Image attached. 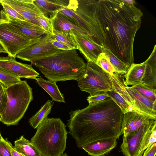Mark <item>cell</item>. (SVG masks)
<instances>
[{"label":"cell","instance_id":"cell-1","mask_svg":"<svg viewBox=\"0 0 156 156\" xmlns=\"http://www.w3.org/2000/svg\"><path fill=\"white\" fill-rule=\"evenodd\" d=\"M133 0L96 1L95 14L103 34L104 47L130 66L143 13Z\"/></svg>","mask_w":156,"mask_h":156},{"label":"cell","instance_id":"cell-2","mask_svg":"<svg viewBox=\"0 0 156 156\" xmlns=\"http://www.w3.org/2000/svg\"><path fill=\"white\" fill-rule=\"evenodd\" d=\"M67 126L69 133L76 140L77 147L98 140L118 139L123 113L110 97L90 103L82 109L72 110Z\"/></svg>","mask_w":156,"mask_h":156},{"label":"cell","instance_id":"cell-3","mask_svg":"<svg viewBox=\"0 0 156 156\" xmlns=\"http://www.w3.org/2000/svg\"><path fill=\"white\" fill-rule=\"evenodd\" d=\"M48 80H78L86 64L75 49L62 51L32 62Z\"/></svg>","mask_w":156,"mask_h":156},{"label":"cell","instance_id":"cell-4","mask_svg":"<svg viewBox=\"0 0 156 156\" xmlns=\"http://www.w3.org/2000/svg\"><path fill=\"white\" fill-rule=\"evenodd\" d=\"M31 141L41 156H61L66 148V126L59 118H47L37 128Z\"/></svg>","mask_w":156,"mask_h":156},{"label":"cell","instance_id":"cell-5","mask_svg":"<svg viewBox=\"0 0 156 156\" xmlns=\"http://www.w3.org/2000/svg\"><path fill=\"white\" fill-rule=\"evenodd\" d=\"M96 3L94 0H69L67 8L59 12L80 26L94 43L103 47V34L95 14Z\"/></svg>","mask_w":156,"mask_h":156},{"label":"cell","instance_id":"cell-6","mask_svg":"<svg viewBox=\"0 0 156 156\" xmlns=\"http://www.w3.org/2000/svg\"><path fill=\"white\" fill-rule=\"evenodd\" d=\"M7 101L1 121L8 126L16 125L33 100L32 88L26 80L6 87Z\"/></svg>","mask_w":156,"mask_h":156},{"label":"cell","instance_id":"cell-7","mask_svg":"<svg viewBox=\"0 0 156 156\" xmlns=\"http://www.w3.org/2000/svg\"><path fill=\"white\" fill-rule=\"evenodd\" d=\"M110 76L113 87L124 98L134 111L156 120V103L143 96L131 87L126 85L124 74L115 73Z\"/></svg>","mask_w":156,"mask_h":156},{"label":"cell","instance_id":"cell-8","mask_svg":"<svg viewBox=\"0 0 156 156\" xmlns=\"http://www.w3.org/2000/svg\"><path fill=\"white\" fill-rule=\"evenodd\" d=\"M77 81L80 90L90 96L104 93L112 90L110 75L96 64L87 62Z\"/></svg>","mask_w":156,"mask_h":156},{"label":"cell","instance_id":"cell-9","mask_svg":"<svg viewBox=\"0 0 156 156\" xmlns=\"http://www.w3.org/2000/svg\"><path fill=\"white\" fill-rule=\"evenodd\" d=\"M41 38L34 41L30 39L9 24L3 9L0 11V44L8 55L16 58L22 50Z\"/></svg>","mask_w":156,"mask_h":156},{"label":"cell","instance_id":"cell-10","mask_svg":"<svg viewBox=\"0 0 156 156\" xmlns=\"http://www.w3.org/2000/svg\"><path fill=\"white\" fill-rule=\"evenodd\" d=\"M51 39V34L44 35L39 41L22 50L16 57L32 62L63 51L55 48Z\"/></svg>","mask_w":156,"mask_h":156},{"label":"cell","instance_id":"cell-11","mask_svg":"<svg viewBox=\"0 0 156 156\" xmlns=\"http://www.w3.org/2000/svg\"><path fill=\"white\" fill-rule=\"evenodd\" d=\"M156 121L152 119L127 136H122L120 148L125 156H140L139 151L144 137Z\"/></svg>","mask_w":156,"mask_h":156},{"label":"cell","instance_id":"cell-12","mask_svg":"<svg viewBox=\"0 0 156 156\" xmlns=\"http://www.w3.org/2000/svg\"><path fill=\"white\" fill-rule=\"evenodd\" d=\"M16 58L8 55L0 56V69L20 78L35 79L39 74L31 64L23 63L16 61Z\"/></svg>","mask_w":156,"mask_h":156},{"label":"cell","instance_id":"cell-13","mask_svg":"<svg viewBox=\"0 0 156 156\" xmlns=\"http://www.w3.org/2000/svg\"><path fill=\"white\" fill-rule=\"evenodd\" d=\"M4 1L17 11L26 21L41 27L36 17L44 15L34 4L33 0Z\"/></svg>","mask_w":156,"mask_h":156},{"label":"cell","instance_id":"cell-14","mask_svg":"<svg viewBox=\"0 0 156 156\" xmlns=\"http://www.w3.org/2000/svg\"><path fill=\"white\" fill-rule=\"evenodd\" d=\"M78 47V50L87 62L96 63L99 55L102 52V47L94 43L74 30L70 32Z\"/></svg>","mask_w":156,"mask_h":156},{"label":"cell","instance_id":"cell-15","mask_svg":"<svg viewBox=\"0 0 156 156\" xmlns=\"http://www.w3.org/2000/svg\"><path fill=\"white\" fill-rule=\"evenodd\" d=\"M6 18L10 25L31 40L39 39L44 35L48 34L41 27L29 22L16 19L7 13Z\"/></svg>","mask_w":156,"mask_h":156},{"label":"cell","instance_id":"cell-16","mask_svg":"<svg viewBox=\"0 0 156 156\" xmlns=\"http://www.w3.org/2000/svg\"><path fill=\"white\" fill-rule=\"evenodd\" d=\"M151 120L148 117L136 112H130L124 114L121 130L123 136H127Z\"/></svg>","mask_w":156,"mask_h":156},{"label":"cell","instance_id":"cell-17","mask_svg":"<svg viewBox=\"0 0 156 156\" xmlns=\"http://www.w3.org/2000/svg\"><path fill=\"white\" fill-rule=\"evenodd\" d=\"M50 20L52 30H64L70 32L74 30L93 42L87 32L80 26L59 12Z\"/></svg>","mask_w":156,"mask_h":156},{"label":"cell","instance_id":"cell-18","mask_svg":"<svg viewBox=\"0 0 156 156\" xmlns=\"http://www.w3.org/2000/svg\"><path fill=\"white\" fill-rule=\"evenodd\" d=\"M116 140L113 138L100 139L88 143L81 148L91 156H102L116 147Z\"/></svg>","mask_w":156,"mask_h":156},{"label":"cell","instance_id":"cell-19","mask_svg":"<svg viewBox=\"0 0 156 156\" xmlns=\"http://www.w3.org/2000/svg\"><path fill=\"white\" fill-rule=\"evenodd\" d=\"M69 0H33L44 15L50 20L59 12L67 8Z\"/></svg>","mask_w":156,"mask_h":156},{"label":"cell","instance_id":"cell-20","mask_svg":"<svg viewBox=\"0 0 156 156\" xmlns=\"http://www.w3.org/2000/svg\"><path fill=\"white\" fill-rule=\"evenodd\" d=\"M156 46L148 58L142 83L151 89L156 90Z\"/></svg>","mask_w":156,"mask_h":156},{"label":"cell","instance_id":"cell-21","mask_svg":"<svg viewBox=\"0 0 156 156\" xmlns=\"http://www.w3.org/2000/svg\"><path fill=\"white\" fill-rule=\"evenodd\" d=\"M146 61L140 64L133 63L124 75L125 83L127 86H133L142 83L144 73Z\"/></svg>","mask_w":156,"mask_h":156},{"label":"cell","instance_id":"cell-22","mask_svg":"<svg viewBox=\"0 0 156 156\" xmlns=\"http://www.w3.org/2000/svg\"><path fill=\"white\" fill-rule=\"evenodd\" d=\"M35 80L38 84L49 94L52 101L65 103L63 95L60 92L56 82L45 80L41 76Z\"/></svg>","mask_w":156,"mask_h":156},{"label":"cell","instance_id":"cell-23","mask_svg":"<svg viewBox=\"0 0 156 156\" xmlns=\"http://www.w3.org/2000/svg\"><path fill=\"white\" fill-rule=\"evenodd\" d=\"M13 149L24 156H41L36 147L31 141L21 136L19 139L14 141Z\"/></svg>","mask_w":156,"mask_h":156},{"label":"cell","instance_id":"cell-24","mask_svg":"<svg viewBox=\"0 0 156 156\" xmlns=\"http://www.w3.org/2000/svg\"><path fill=\"white\" fill-rule=\"evenodd\" d=\"M52 101L49 100L40 109L29 119L28 122L34 129H37L47 118L54 105Z\"/></svg>","mask_w":156,"mask_h":156},{"label":"cell","instance_id":"cell-25","mask_svg":"<svg viewBox=\"0 0 156 156\" xmlns=\"http://www.w3.org/2000/svg\"><path fill=\"white\" fill-rule=\"evenodd\" d=\"M51 38L66 44L71 49H78L73 37L69 31L52 30Z\"/></svg>","mask_w":156,"mask_h":156},{"label":"cell","instance_id":"cell-26","mask_svg":"<svg viewBox=\"0 0 156 156\" xmlns=\"http://www.w3.org/2000/svg\"><path fill=\"white\" fill-rule=\"evenodd\" d=\"M102 49V52L108 58L115 73L121 74L126 73L130 66L118 58L107 48L103 47Z\"/></svg>","mask_w":156,"mask_h":156},{"label":"cell","instance_id":"cell-27","mask_svg":"<svg viewBox=\"0 0 156 156\" xmlns=\"http://www.w3.org/2000/svg\"><path fill=\"white\" fill-rule=\"evenodd\" d=\"M108 93L110 97L120 108L123 114L129 112L134 111L124 98L113 87L112 90L108 91Z\"/></svg>","mask_w":156,"mask_h":156},{"label":"cell","instance_id":"cell-28","mask_svg":"<svg viewBox=\"0 0 156 156\" xmlns=\"http://www.w3.org/2000/svg\"><path fill=\"white\" fill-rule=\"evenodd\" d=\"M131 87L143 96L153 102L156 103V90L151 89L142 83Z\"/></svg>","mask_w":156,"mask_h":156},{"label":"cell","instance_id":"cell-29","mask_svg":"<svg viewBox=\"0 0 156 156\" xmlns=\"http://www.w3.org/2000/svg\"><path fill=\"white\" fill-rule=\"evenodd\" d=\"M96 64L110 76L116 73L108 58L103 52L99 55Z\"/></svg>","mask_w":156,"mask_h":156},{"label":"cell","instance_id":"cell-30","mask_svg":"<svg viewBox=\"0 0 156 156\" xmlns=\"http://www.w3.org/2000/svg\"><path fill=\"white\" fill-rule=\"evenodd\" d=\"M20 78L0 69V82L6 87L20 82Z\"/></svg>","mask_w":156,"mask_h":156},{"label":"cell","instance_id":"cell-31","mask_svg":"<svg viewBox=\"0 0 156 156\" xmlns=\"http://www.w3.org/2000/svg\"><path fill=\"white\" fill-rule=\"evenodd\" d=\"M156 121L145 134L139 151L140 156H142L145 150L150 145V140L154 130L156 129Z\"/></svg>","mask_w":156,"mask_h":156},{"label":"cell","instance_id":"cell-32","mask_svg":"<svg viewBox=\"0 0 156 156\" xmlns=\"http://www.w3.org/2000/svg\"><path fill=\"white\" fill-rule=\"evenodd\" d=\"M0 3L4 10L9 16L16 19L26 21L22 16L15 9L5 2L4 0H0Z\"/></svg>","mask_w":156,"mask_h":156},{"label":"cell","instance_id":"cell-33","mask_svg":"<svg viewBox=\"0 0 156 156\" xmlns=\"http://www.w3.org/2000/svg\"><path fill=\"white\" fill-rule=\"evenodd\" d=\"M36 19L40 26L48 34H51L52 28L50 19L44 15L37 16Z\"/></svg>","mask_w":156,"mask_h":156},{"label":"cell","instance_id":"cell-34","mask_svg":"<svg viewBox=\"0 0 156 156\" xmlns=\"http://www.w3.org/2000/svg\"><path fill=\"white\" fill-rule=\"evenodd\" d=\"M6 87L0 82V114L1 115L6 105L7 96Z\"/></svg>","mask_w":156,"mask_h":156},{"label":"cell","instance_id":"cell-35","mask_svg":"<svg viewBox=\"0 0 156 156\" xmlns=\"http://www.w3.org/2000/svg\"><path fill=\"white\" fill-rule=\"evenodd\" d=\"M109 97V94L108 92H107L93 96L90 95L87 97V100L90 104L103 101Z\"/></svg>","mask_w":156,"mask_h":156},{"label":"cell","instance_id":"cell-36","mask_svg":"<svg viewBox=\"0 0 156 156\" xmlns=\"http://www.w3.org/2000/svg\"><path fill=\"white\" fill-rule=\"evenodd\" d=\"M0 156H12L7 140L3 137L0 140Z\"/></svg>","mask_w":156,"mask_h":156},{"label":"cell","instance_id":"cell-37","mask_svg":"<svg viewBox=\"0 0 156 156\" xmlns=\"http://www.w3.org/2000/svg\"><path fill=\"white\" fill-rule=\"evenodd\" d=\"M156 153V143L149 145L145 149L143 156H155Z\"/></svg>","mask_w":156,"mask_h":156},{"label":"cell","instance_id":"cell-38","mask_svg":"<svg viewBox=\"0 0 156 156\" xmlns=\"http://www.w3.org/2000/svg\"><path fill=\"white\" fill-rule=\"evenodd\" d=\"M51 38L52 44L55 48L63 51L72 50L66 44L52 38Z\"/></svg>","mask_w":156,"mask_h":156},{"label":"cell","instance_id":"cell-39","mask_svg":"<svg viewBox=\"0 0 156 156\" xmlns=\"http://www.w3.org/2000/svg\"><path fill=\"white\" fill-rule=\"evenodd\" d=\"M7 141L8 145L10 149V151L12 156H24L22 154L14 150L13 148L11 143L9 141L7 140Z\"/></svg>","mask_w":156,"mask_h":156},{"label":"cell","instance_id":"cell-40","mask_svg":"<svg viewBox=\"0 0 156 156\" xmlns=\"http://www.w3.org/2000/svg\"><path fill=\"white\" fill-rule=\"evenodd\" d=\"M6 53V52L3 48L2 46L0 44V53Z\"/></svg>","mask_w":156,"mask_h":156},{"label":"cell","instance_id":"cell-41","mask_svg":"<svg viewBox=\"0 0 156 156\" xmlns=\"http://www.w3.org/2000/svg\"><path fill=\"white\" fill-rule=\"evenodd\" d=\"M61 156H69L66 153H65L64 154H63Z\"/></svg>","mask_w":156,"mask_h":156},{"label":"cell","instance_id":"cell-42","mask_svg":"<svg viewBox=\"0 0 156 156\" xmlns=\"http://www.w3.org/2000/svg\"><path fill=\"white\" fill-rule=\"evenodd\" d=\"M2 137L1 136V134L0 131V140L2 139Z\"/></svg>","mask_w":156,"mask_h":156},{"label":"cell","instance_id":"cell-43","mask_svg":"<svg viewBox=\"0 0 156 156\" xmlns=\"http://www.w3.org/2000/svg\"><path fill=\"white\" fill-rule=\"evenodd\" d=\"M1 118H2V116L0 114V122H1Z\"/></svg>","mask_w":156,"mask_h":156},{"label":"cell","instance_id":"cell-44","mask_svg":"<svg viewBox=\"0 0 156 156\" xmlns=\"http://www.w3.org/2000/svg\"><path fill=\"white\" fill-rule=\"evenodd\" d=\"M106 156V155H103V156Z\"/></svg>","mask_w":156,"mask_h":156},{"label":"cell","instance_id":"cell-45","mask_svg":"<svg viewBox=\"0 0 156 156\" xmlns=\"http://www.w3.org/2000/svg\"><path fill=\"white\" fill-rule=\"evenodd\" d=\"M1 5V4H0V5Z\"/></svg>","mask_w":156,"mask_h":156}]
</instances>
